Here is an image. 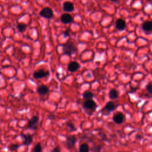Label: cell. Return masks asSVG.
Returning a JSON list of instances; mask_svg holds the SVG:
<instances>
[{
  "label": "cell",
  "instance_id": "6da1fadb",
  "mask_svg": "<svg viewBox=\"0 0 152 152\" xmlns=\"http://www.w3.org/2000/svg\"><path fill=\"white\" fill-rule=\"evenodd\" d=\"M77 51V48L75 46L74 43L71 40H68L63 45V52L64 54L71 56L74 54Z\"/></svg>",
  "mask_w": 152,
  "mask_h": 152
},
{
  "label": "cell",
  "instance_id": "7a4b0ae2",
  "mask_svg": "<svg viewBox=\"0 0 152 152\" xmlns=\"http://www.w3.org/2000/svg\"><path fill=\"white\" fill-rule=\"evenodd\" d=\"M39 116L34 115L32 116L28 121L27 124V128L30 130H36L39 125Z\"/></svg>",
  "mask_w": 152,
  "mask_h": 152
},
{
  "label": "cell",
  "instance_id": "3957f363",
  "mask_svg": "<svg viewBox=\"0 0 152 152\" xmlns=\"http://www.w3.org/2000/svg\"><path fill=\"white\" fill-rule=\"evenodd\" d=\"M83 107L86 111H94L97 107V104L93 99H87L83 103Z\"/></svg>",
  "mask_w": 152,
  "mask_h": 152
},
{
  "label": "cell",
  "instance_id": "277c9868",
  "mask_svg": "<svg viewBox=\"0 0 152 152\" xmlns=\"http://www.w3.org/2000/svg\"><path fill=\"white\" fill-rule=\"evenodd\" d=\"M77 142V138L74 135H69L66 137L65 141L64 142L65 147L68 150H72Z\"/></svg>",
  "mask_w": 152,
  "mask_h": 152
},
{
  "label": "cell",
  "instance_id": "5b68a950",
  "mask_svg": "<svg viewBox=\"0 0 152 152\" xmlns=\"http://www.w3.org/2000/svg\"><path fill=\"white\" fill-rule=\"evenodd\" d=\"M49 75V71L44 69H40L35 71L33 74V77L35 79H40L46 78Z\"/></svg>",
  "mask_w": 152,
  "mask_h": 152
},
{
  "label": "cell",
  "instance_id": "8992f818",
  "mask_svg": "<svg viewBox=\"0 0 152 152\" xmlns=\"http://www.w3.org/2000/svg\"><path fill=\"white\" fill-rule=\"evenodd\" d=\"M40 15L42 17L47 18V19H50L53 17V12L52 10L49 8V7H45L43 8L39 12Z\"/></svg>",
  "mask_w": 152,
  "mask_h": 152
},
{
  "label": "cell",
  "instance_id": "52a82bcc",
  "mask_svg": "<svg viewBox=\"0 0 152 152\" xmlns=\"http://www.w3.org/2000/svg\"><path fill=\"white\" fill-rule=\"evenodd\" d=\"M20 137L23 140V145L28 146L33 142V137L30 134H21Z\"/></svg>",
  "mask_w": 152,
  "mask_h": 152
},
{
  "label": "cell",
  "instance_id": "ba28073f",
  "mask_svg": "<svg viewBox=\"0 0 152 152\" xmlns=\"http://www.w3.org/2000/svg\"><path fill=\"white\" fill-rule=\"evenodd\" d=\"M61 21L63 24H66L71 23L73 21L72 15L68 13H64L61 16Z\"/></svg>",
  "mask_w": 152,
  "mask_h": 152
},
{
  "label": "cell",
  "instance_id": "9c48e42d",
  "mask_svg": "<svg viewBox=\"0 0 152 152\" xmlns=\"http://www.w3.org/2000/svg\"><path fill=\"white\" fill-rule=\"evenodd\" d=\"M36 91L37 93L40 95V96H44L47 94L49 93V89L48 88V87H47L46 85L44 84H42L39 86L37 88H36Z\"/></svg>",
  "mask_w": 152,
  "mask_h": 152
},
{
  "label": "cell",
  "instance_id": "30bf717a",
  "mask_svg": "<svg viewBox=\"0 0 152 152\" xmlns=\"http://www.w3.org/2000/svg\"><path fill=\"white\" fill-rule=\"evenodd\" d=\"M63 10L64 11L71 12L74 10V4L70 1H65L63 4Z\"/></svg>",
  "mask_w": 152,
  "mask_h": 152
},
{
  "label": "cell",
  "instance_id": "8fae6325",
  "mask_svg": "<svg viewBox=\"0 0 152 152\" xmlns=\"http://www.w3.org/2000/svg\"><path fill=\"white\" fill-rule=\"evenodd\" d=\"M124 119V115L121 112H118L115 113L113 116V120L115 123L117 124H121L123 122Z\"/></svg>",
  "mask_w": 152,
  "mask_h": 152
},
{
  "label": "cell",
  "instance_id": "7c38bea8",
  "mask_svg": "<svg viewBox=\"0 0 152 152\" xmlns=\"http://www.w3.org/2000/svg\"><path fill=\"white\" fill-rule=\"evenodd\" d=\"M115 26L116 28L119 31L124 30L126 27L125 21L122 18H118L115 22Z\"/></svg>",
  "mask_w": 152,
  "mask_h": 152
},
{
  "label": "cell",
  "instance_id": "4fadbf2b",
  "mask_svg": "<svg viewBox=\"0 0 152 152\" xmlns=\"http://www.w3.org/2000/svg\"><path fill=\"white\" fill-rule=\"evenodd\" d=\"M80 67L79 63L76 61L71 62L68 65V70L70 72H75L77 71Z\"/></svg>",
  "mask_w": 152,
  "mask_h": 152
},
{
  "label": "cell",
  "instance_id": "5bb4252c",
  "mask_svg": "<svg viewBox=\"0 0 152 152\" xmlns=\"http://www.w3.org/2000/svg\"><path fill=\"white\" fill-rule=\"evenodd\" d=\"M142 29L145 32H150L152 31V21H145L141 26Z\"/></svg>",
  "mask_w": 152,
  "mask_h": 152
},
{
  "label": "cell",
  "instance_id": "9a60e30c",
  "mask_svg": "<svg viewBox=\"0 0 152 152\" xmlns=\"http://www.w3.org/2000/svg\"><path fill=\"white\" fill-rule=\"evenodd\" d=\"M119 96V92L115 89H111L109 92V97L111 99H117Z\"/></svg>",
  "mask_w": 152,
  "mask_h": 152
},
{
  "label": "cell",
  "instance_id": "2e32d148",
  "mask_svg": "<svg viewBox=\"0 0 152 152\" xmlns=\"http://www.w3.org/2000/svg\"><path fill=\"white\" fill-rule=\"evenodd\" d=\"M115 107H116L115 104L112 101L108 102L105 105V109L108 112L113 111L115 109Z\"/></svg>",
  "mask_w": 152,
  "mask_h": 152
},
{
  "label": "cell",
  "instance_id": "e0dca14e",
  "mask_svg": "<svg viewBox=\"0 0 152 152\" xmlns=\"http://www.w3.org/2000/svg\"><path fill=\"white\" fill-rule=\"evenodd\" d=\"M27 26L23 23H18L17 24V28L18 31L20 33L24 32L27 29Z\"/></svg>",
  "mask_w": 152,
  "mask_h": 152
},
{
  "label": "cell",
  "instance_id": "ac0fdd59",
  "mask_svg": "<svg viewBox=\"0 0 152 152\" xmlns=\"http://www.w3.org/2000/svg\"><path fill=\"white\" fill-rule=\"evenodd\" d=\"M79 152H89V146L87 143L81 144L79 147Z\"/></svg>",
  "mask_w": 152,
  "mask_h": 152
},
{
  "label": "cell",
  "instance_id": "d6986e66",
  "mask_svg": "<svg viewBox=\"0 0 152 152\" xmlns=\"http://www.w3.org/2000/svg\"><path fill=\"white\" fill-rule=\"evenodd\" d=\"M83 97L84 99H92L94 97V94L93 93L89 91H85L83 94Z\"/></svg>",
  "mask_w": 152,
  "mask_h": 152
},
{
  "label": "cell",
  "instance_id": "ffe728a7",
  "mask_svg": "<svg viewBox=\"0 0 152 152\" xmlns=\"http://www.w3.org/2000/svg\"><path fill=\"white\" fill-rule=\"evenodd\" d=\"M66 128H67L68 131H69V132H73V131H76V128H75L74 124L70 121L67 122L66 123Z\"/></svg>",
  "mask_w": 152,
  "mask_h": 152
},
{
  "label": "cell",
  "instance_id": "44dd1931",
  "mask_svg": "<svg viewBox=\"0 0 152 152\" xmlns=\"http://www.w3.org/2000/svg\"><path fill=\"white\" fill-rule=\"evenodd\" d=\"M42 148L41 144L40 142H37L34 147L33 149V152H42Z\"/></svg>",
  "mask_w": 152,
  "mask_h": 152
},
{
  "label": "cell",
  "instance_id": "7402d4cb",
  "mask_svg": "<svg viewBox=\"0 0 152 152\" xmlns=\"http://www.w3.org/2000/svg\"><path fill=\"white\" fill-rule=\"evenodd\" d=\"M20 145L17 144H11V145H10L8 146V149L10 151H13V150H17L19 147H20Z\"/></svg>",
  "mask_w": 152,
  "mask_h": 152
},
{
  "label": "cell",
  "instance_id": "603a6c76",
  "mask_svg": "<svg viewBox=\"0 0 152 152\" xmlns=\"http://www.w3.org/2000/svg\"><path fill=\"white\" fill-rule=\"evenodd\" d=\"M102 149L101 146L100 145H94L92 148H91V151L93 152H100Z\"/></svg>",
  "mask_w": 152,
  "mask_h": 152
},
{
  "label": "cell",
  "instance_id": "cb8c5ba5",
  "mask_svg": "<svg viewBox=\"0 0 152 152\" xmlns=\"http://www.w3.org/2000/svg\"><path fill=\"white\" fill-rule=\"evenodd\" d=\"M70 32H71V29L70 28H68L67 29H66L64 32H63V34H64V36L65 37H67L69 36L70 34Z\"/></svg>",
  "mask_w": 152,
  "mask_h": 152
},
{
  "label": "cell",
  "instance_id": "d4e9b609",
  "mask_svg": "<svg viewBox=\"0 0 152 152\" xmlns=\"http://www.w3.org/2000/svg\"><path fill=\"white\" fill-rule=\"evenodd\" d=\"M146 90L149 94H152V84H148L146 86Z\"/></svg>",
  "mask_w": 152,
  "mask_h": 152
},
{
  "label": "cell",
  "instance_id": "484cf974",
  "mask_svg": "<svg viewBox=\"0 0 152 152\" xmlns=\"http://www.w3.org/2000/svg\"><path fill=\"white\" fill-rule=\"evenodd\" d=\"M50 152H60V148L58 146H56Z\"/></svg>",
  "mask_w": 152,
  "mask_h": 152
},
{
  "label": "cell",
  "instance_id": "4316f807",
  "mask_svg": "<svg viewBox=\"0 0 152 152\" xmlns=\"http://www.w3.org/2000/svg\"><path fill=\"white\" fill-rule=\"evenodd\" d=\"M48 119H50V120H52V119H55V116H54L53 115H49V116H48Z\"/></svg>",
  "mask_w": 152,
  "mask_h": 152
},
{
  "label": "cell",
  "instance_id": "83f0119b",
  "mask_svg": "<svg viewBox=\"0 0 152 152\" xmlns=\"http://www.w3.org/2000/svg\"><path fill=\"white\" fill-rule=\"evenodd\" d=\"M110 1H111L112 2H116L118 1V0H110Z\"/></svg>",
  "mask_w": 152,
  "mask_h": 152
},
{
  "label": "cell",
  "instance_id": "f1b7e54d",
  "mask_svg": "<svg viewBox=\"0 0 152 152\" xmlns=\"http://www.w3.org/2000/svg\"><path fill=\"white\" fill-rule=\"evenodd\" d=\"M146 1H151L152 0H146Z\"/></svg>",
  "mask_w": 152,
  "mask_h": 152
},
{
  "label": "cell",
  "instance_id": "f546056e",
  "mask_svg": "<svg viewBox=\"0 0 152 152\" xmlns=\"http://www.w3.org/2000/svg\"><path fill=\"white\" fill-rule=\"evenodd\" d=\"M119 152H122V151H119Z\"/></svg>",
  "mask_w": 152,
  "mask_h": 152
}]
</instances>
